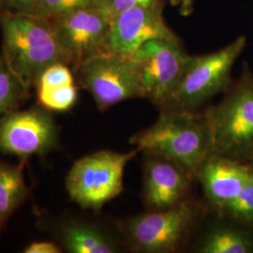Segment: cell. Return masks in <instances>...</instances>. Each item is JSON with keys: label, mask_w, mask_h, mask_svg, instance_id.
Listing matches in <instances>:
<instances>
[{"label": "cell", "mask_w": 253, "mask_h": 253, "mask_svg": "<svg viewBox=\"0 0 253 253\" xmlns=\"http://www.w3.org/2000/svg\"><path fill=\"white\" fill-rule=\"evenodd\" d=\"M139 151L177 164L189 175H197L212 155V137L206 116L163 109L153 125L130 139Z\"/></svg>", "instance_id": "obj_1"}, {"label": "cell", "mask_w": 253, "mask_h": 253, "mask_svg": "<svg viewBox=\"0 0 253 253\" xmlns=\"http://www.w3.org/2000/svg\"><path fill=\"white\" fill-rule=\"evenodd\" d=\"M0 29L1 53L29 88L51 65L71 66L49 20L27 13H4L0 14Z\"/></svg>", "instance_id": "obj_2"}, {"label": "cell", "mask_w": 253, "mask_h": 253, "mask_svg": "<svg viewBox=\"0 0 253 253\" xmlns=\"http://www.w3.org/2000/svg\"><path fill=\"white\" fill-rule=\"evenodd\" d=\"M225 96L206 113L212 137V155L253 164V74L245 62Z\"/></svg>", "instance_id": "obj_3"}, {"label": "cell", "mask_w": 253, "mask_h": 253, "mask_svg": "<svg viewBox=\"0 0 253 253\" xmlns=\"http://www.w3.org/2000/svg\"><path fill=\"white\" fill-rule=\"evenodd\" d=\"M246 44V37L240 36L216 52L189 54L180 82L163 109L194 112L217 93L226 90L232 84L233 67Z\"/></svg>", "instance_id": "obj_4"}, {"label": "cell", "mask_w": 253, "mask_h": 253, "mask_svg": "<svg viewBox=\"0 0 253 253\" xmlns=\"http://www.w3.org/2000/svg\"><path fill=\"white\" fill-rule=\"evenodd\" d=\"M75 80L104 111L118 102L145 98L140 65L131 54L103 53L73 68Z\"/></svg>", "instance_id": "obj_5"}, {"label": "cell", "mask_w": 253, "mask_h": 253, "mask_svg": "<svg viewBox=\"0 0 253 253\" xmlns=\"http://www.w3.org/2000/svg\"><path fill=\"white\" fill-rule=\"evenodd\" d=\"M139 151L127 153L101 150L87 155L73 164L66 178L71 199L82 208L99 210L123 190L126 164Z\"/></svg>", "instance_id": "obj_6"}, {"label": "cell", "mask_w": 253, "mask_h": 253, "mask_svg": "<svg viewBox=\"0 0 253 253\" xmlns=\"http://www.w3.org/2000/svg\"><path fill=\"white\" fill-rule=\"evenodd\" d=\"M140 65L145 99L164 108L180 82L187 54L181 40H152L131 54Z\"/></svg>", "instance_id": "obj_7"}, {"label": "cell", "mask_w": 253, "mask_h": 253, "mask_svg": "<svg viewBox=\"0 0 253 253\" xmlns=\"http://www.w3.org/2000/svg\"><path fill=\"white\" fill-rule=\"evenodd\" d=\"M58 129L49 110H14L0 118V154L27 159L51 152L58 145Z\"/></svg>", "instance_id": "obj_8"}, {"label": "cell", "mask_w": 253, "mask_h": 253, "mask_svg": "<svg viewBox=\"0 0 253 253\" xmlns=\"http://www.w3.org/2000/svg\"><path fill=\"white\" fill-rule=\"evenodd\" d=\"M112 19L103 8H83L49 20L72 69L94 55L107 53Z\"/></svg>", "instance_id": "obj_9"}, {"label": "cell", "mask_w": 253, "mask_h": 253, "mask_svg": "<svg viewBox=\"0 0 253 253\" xmlns=\"http://www.w3.org/2000/svg\"><path fill=\"white\" fill-rule=\"evenodd\" d=\"M195 210L190 203L182 202L160 212L130 219L126 233L130 242L145 253L174 251L187 235L194 220Z\"/></svg>", "instance_id": "obj_10"}, {"label": "cell", "mask_w": 253, "mask_h": 253, "mask_svg": "<svg viewBox=\"0 0 253 253\" xmlns=\"http://www.w3.org/2000/svg\"><path fill=\"white\" fill-rule=\"evenodd\" d=\"M163 17V9L136 6L112 19L106 42L107 53L132 54L152 40H179Z\"/></svg>", "instance_id": "obj_11"}, {"label": "cell", "mask_w": 253, "mask_h": 253, "mask_svg": "<svg viewBox=\"0 0 253 253\" xmlns=\"http://www.w3.org/2000/svg\"><path fill=\"white\" fill-rule=\"evenodd\" d=\"M253 173V165L211 155L197 176L209 201L220 210L235 199Z\"/></svg>", "instance_id": "obj_12"}, {"label": "cell", "mask_w": 253, "mask_h": 253, "mask_svg": "<svg viewBox=\"0 0 253 253\" xmlns=\"http://www.w3.org/2000/svg\"><path fill=\"white\" fill-rule=\"evenodd\" d=\"M189 187V174L177 164L156 157L145 166V201L157 209L179 204Z\"/></svg>", "instance_id": "obj_13"}, {"label": "cell", "mask_w": 253, "mask_h": 253, "mask_svg": "<svg viewBox=\"0 0 253 253\" xmlns=\"http://www.w3.org/2000/svg\"><path fill=\"white\" fill-rule=\"evenodd\" d=\"M47 227L68 253H117V246L101 229L79 220H62Z\"/></svg>", "instance_id": "obj_14"}, {"label": "cell", "mask_w": 253, "mask_h": 253, "mask_svg": "<svg viewBox=\"0 0 253 253\" xmlns=\"http://www.w3.org/2000/svg\"><path fill=\"white\" fill-rule=\"evenodd\" d=\"M28 193L23 165L0 162V235L9 217L24 204Z\"/></svg>", "instance_id": "obj_15"}, {"label": "cell", "mask_w": 253, "mask_h": 253, "mask_svg": "<svg viewBox=\"0 0 253 253\" xmlns=\"http://www.w3.org/2000/svg\"><path fill=\"white\" fill-rule=\"evenodd\" d=\"M201 253H253V236L238 227H218L207 236Z\"/></svg>", "instance_id": "obj_16"}, {"label": "cell", "mask_w": 253, "mask_h": 253, "mask_svg": "<svg viewBox=\"0 0 253 253\" xmlns=\"http://www.w3.org/2000/svg\"><path fill=\"white\" fill-rule=\"evenodd\" d=\"M30 89L10 69L0 51V118L18 108L29 97Z\"/></svg>", "instance_id": "obj_17"}, {"label": "cell", "mask_w": 253, "mask_h": 253, "mask_svg": "<svg viewBox=\"0 0 253 253\" xmlns=\"http://www.w3.org/2000/svg\"><path fill=\"white\" fill-rule=\"evenodd\" d=\"M37 96L42 107L49 111L65 112L73 108L78 99L75 84L36 85Z\"/></svg>", "instance_id": "obj_18"}, {"label": "cell", "mask_w": 253, "mask_h": 253, "mask_svg": "<svg viewBox=\"0 0 253 253\" xmlns=\"http://www.w3.org/2000/svg\"><path fill=\"white\" fill-rule=\"evenodd\" d=\"M83 8H103L102 0H37L30 15L52 20L61 14ZM104 9V8H103Z\"/></svg>", "instance_id": "obj_19"}, {"label": "cell", "mask_w": 253, "mask_h": 253, "mask_svg": "<svg viewBox=\"0 0 253 253\" xmlns=\"http://www.w3.org/2000/svg\"><path fill=\"white\" fill-rule=\"evenodd\" d=\"M223 211L235 222L253 226V173L239 194Z\"/></svg>", "instance_id": "obj_20"}, {"label": "cell", "mask_w": 253, "mask_h": 253, "mask_svg": "<svg viewBox=\"0 0 253 253\" xmlns=\"http://www.w3.org/2000/svg\"><path fill=\"white\" fill-rule=\"evenodd\" d=\"M103 8L114 17L123 10L136 6H145L155 9H164L165 0H102Z\"/></svg>", "instance_id": "obj_21"}, {"label": "cell", "mask_w": 253, "mask_h": 253, "mask_svg": "<svg viewBox=\"0 0 253 253\" xmlns=\"http://www.w3.org/2000/svg\"><path fill=\"white\" fill-rule=\"evenodd\" d=\"M37 0H0V14L29 13Z\"/></svg>", "instance_id": "obj_22"}, {"label": "cell", "mask_w": 253, "mask_h": 253, "mask_svg": "<svg viewBox=\"0 0 253 253\" xmlns=\"http://www.w3.org/2000/svg\"><path fill=\"white\" fill-rule=\"evenodd\" d=\"M61 247L54 242L41 241L33 242L25 249V253H61Z\"/></svg>", "instance_id": "obj_23"}, {"label": "cell", "mask_w": 253, "mask_h": 253, "mask_svg": "<svg viewBox=\"0 0 253 253\" xmlns=\"http://www.w3.org/2000/svg\"><path fill=\"white\" fill-rule=\"evenodd\" d=\"M171 4L179 7V13L182 16H190L194 10V0H170Z\"/></svg>", "instance_id": "obj_24"}, {"label": "cell", "mask_w": 253, "mask_h": 253, "mask_svg": "<svg viewBox=\"0 0 253 253\" xmlns=\"http://www.w3.org/2000/svg\"><path fill=\"white\" fill-rule=\"evenodd\" d=\"M251 165H253V164H251Z\"/></svg>", "instance_id": "obj_25"}]
</instances>
